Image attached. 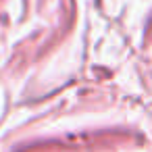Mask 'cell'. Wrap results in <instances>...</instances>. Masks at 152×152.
Wrapping results in <instances>:
<instances>
[]
</instances>
